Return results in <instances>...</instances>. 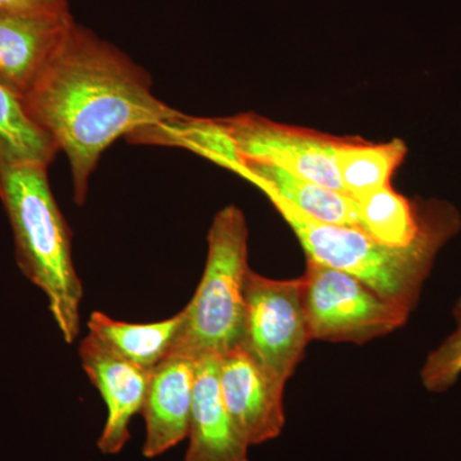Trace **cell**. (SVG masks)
<instances>
[{
  "label": "cell",
  "mask_w": 461,
  "mask_h": 461,
  "mask_svg": "<svg viewBox=\"0 0 461 461\" xmlns=\"http://www.w3.org/2000/svg\"><path fill=\"white\" fill-rule=\"evenodd\" d=\"M266 196L295 232L306 258L354 276L411 313L420 302L437 251L459 224L451 211H429L426 227L414 244L391 248L360 227L320 222L278 196Z\"/></svg>",
  "instance_id": "3"
},
{
  "label": "cell",
  "mask_w": 461,
  "mask_h": 461,
  "mask_svg": "<svg viewBox=\"0 0 461 461\" xmlns=\"http://www.w3.org/2000/svg\"><path fill=\"white\" fill-rule=\"evenodd\" d=\"M303 278L312 339L363 345L402 329L411 317L354 276L311 258Z\"/></svg>",
  "instance_id": "5"
},
{
  "label": "cell",
  "mask_w": 461,
  "mask_h": 461,
  "mask_svg": "<svg viewBox=\"0 0 461 461\" xmlns=\"http://www.w3.org/2000/svg\"><path fill=\"white\" fill-rule=\"evenodd\" d=\"M405 154V144L397 139L384 144L339 141L336 159L345 193L357 200L391 186Z\"/></svg>",
  "instance_id": "16"
},
{
  "label": "cell",
  "mask_w": 461,
  "mask_h": 461,
  "mask_svg": "<svg viewBox=\"0 0 461 461\" xmlns=\"http://www.w3.org/2000/svg\"><path fill=\"white\" fill-rule=\"evenodd\" d=\"M454 317L456 330L430 351L421 366V384L429 393H446L461 375V296L454 306Z\"/></svg>",
  "instance_id": "19"
},
{
  "label": "cell",
  "mask_w": 461,
  "mask_h": 461,
  "mask_svg": "<svg viewBox=\"0 0 461 461\" xmlns=\"http://www.w3.org/2000/svg\"><path fill=\"white\" fill-rule=\"evenodd\" d=\"M221 357L195 360V386L185 461H250L249 446L224 406L220 386Z\"/></svg>",
  "instance_id": "12"
},
{
  "label": "cell",
  "mask_w": 461,
  "mask_h": 461,
  "mask_svg": "<svg viewBox=\"0 0 461 461\" xmlns=\"http://www.w3.org/2000/svg\"><path fill=\"white\" fill-rule=\"evenodd\" d=\"M78 354L85 373L107 406V420L96 445L102 454H120L131 437L132 418L144 406L150 371L112 353L90 333L81 339Z\"/></svg>",
  "instance_id": "9"
},
{
  "label": "cell",
  "mask_w": 461,
  "mask_h": 461,
  "mask_svg": "<svg viewBox=\"0 0 461 461\" xmlns=\"http://www.w3.org/2000/svg\"><path fill=\"white\" fill-rule=\"evenodd\" d=\"M23 100L33 122L66 154L77 205L115 140L181 113L154 96L141 67L76 23Z\"/></svg>",
  "instance_id": "1"
},
{
  "label": "cell",
  "mask_w": 461,
  "mask_h": 461,
  "mask_svg": "<svg viewBox=\"0 0 461 461\" xmlns=\"http://www.w3.org/2000/svg\"><path fill=\"white\" fill-rule=\"evenodd\" d=\"M312 341L304 305V278L272 280L249 271L240 345L286 384Z\"/></svg>",
  "instance_id": "6"
},
{
  "label": "cell",
  "mask_w": 461,
  "mask_h": 461,
  "mask_svg": "<svg viewBox=\"0 0 461 461\" xmlns=\"http://www.w3.org/2000/svg\"><path fill=\"white\" fill-rule=\"evenodd\" d=\"M241 177L256 185L266 195L278 196L315 221L360 227L357 202L346 194L305 180L268 163H245Z\"/></svg>",
  "instance_id": "13"
},
{
  "label": "cell",
  "mask_w": 461,
  "mask_h": 461,
  "mask_svg": "<svg viewBox=\"0 0 461 461\" xmlns=\"http://www.w3.org/2000/svg\"><path fill=\"white\" fill-rule=\"evenodd\" d=\"M129 140L189 149L239 176L245 169L244 158L223 120L189 117L180 113L132 133Z\"/></svg>",
  "instance_id": "15"
},
{
  "label": "cell",
  "mask_w": 461,
  "mask_h": 461,
  "mask_svg": "<svg viewBox=\"0 0 461 461\" xmlns=\"http://www.w3.org/2000/svg\"><path fill=\"white\" fill-rule=\"evenodd\" d=\"M195 386V359L172 353L150 372L142 406L145 441L142 455L154 459L189 437Z\"/></svg>",
  "instance_id": "11"
},
{
  "label": "cell",
  "mask_w": 461,
  "mask_h": 461,
  "mask_svg": "<svg viewBox=\"0 0 461 461\" xmlns=\"http://www.w3.org/2000/svg\"><path fill=\"white\" fill-rule=\"evenodd\" d=\"M74 23L71 11L0 14V84L25 98Z\"/></svg>",
  "instance_id": "10"
},
{
  "label": "cell",
  "mask_w": 461,
  "mask_h": 461,
  "mask_svg": "<svg viewBox=\"0 0 461 461\" xmlns=\"http://www.w3.org/2000/svg\"><path fill=\"white\" fill-rule=\"evenodd\" d=\"M355 202L364 232L387 247H411L426 227L429 212L420 213L391 186Z\"/></svg>",
  "instance_id": "17"
},
{
  "label": "cell",
  "mask_w": 461,
  "mask_h": 461,
  "mask_svg": "<svg viewBox=\"0 0 461 461\" xmlns=\"http://www.w3.org/2000/svg\"><path fill=\"white\" fill-rule=\"evenodd\" d=\"M182 321L181 312L154 323H127L94 312L87 321V329L112 353L151 372L175 350Z\"/></svg>",
  "instance_id": "14"
},
{
  "label": "cell",
  "mask_w": 461,
  "mask_h": 461,
  "mask_svg": "<svg viewBox=\"0 0 461 461\" xmlns=\"http://www.w3.org/2000/svg\"><path fill=\"white\" fill-rule=\"evenodd\" d=\"M0 199L14 230L18 267L47 296L63 339L74 344L84 287L72 257V230L51 193L48 166L0 162Z\"/></svg>",
  "instance_id": "2"
},
{
  "label": "cell",
  "mask_w": 461,
  "mask_h": 461,
  "mask_svg": "<svg viewBox=\"0 0 461 461\" xmlns=\"http://www.w3.org/2000/svg\"><path fill=\"white\" fill-rule=\"evenodd\" d=\"M222 120L235 139L245 163L281 167L305 180L346 194L336 159L341 140L323 133L272 122L253 113Z\"/></svg>",
  "instance_id": "7"
},
{
  "label": "cell",
  "mask_w": 461,
  "mask_h": 461,
  "mask_svg": "<svg viewBox=\"0 0 461 461\" xmlns=\"http://www.w3.org/2000/svg\"><path fill=\"white\" fill-rule=\"evenodd\" d=\"M71 0H0V14H44L69 11Z\"/></svg>",
  "instance_id": "20"
},
{
  "label": "cell",
  "mask_w": 461,
  "mask_h": 461,
  "mask_svg": "<svg viewBox=\"0 0 461 461\" xmlns=\"http://www.w3.org/2000/svg\"><path fill=\"white\" fill-rule=\"evenodd\" d=\"M56 142L27 113L23 100L0 84V162L50 166Z\"/></svg>",
  "instance_id": "18"
},
{
  "label": "cell",
  "mask_w": 461,
  "mask_h": 461,
  "mask_svg": "<svg viewBox=\"0 0 461 461\" xmlns=\"http://www.w3.org/2000/svg\"><path fill=\"white\" fill-rule=\"evenodd\" d=\"M285 384L241 346L221 357L224 406L249 446L262 445L281 435L286 421Z\"/></svg>",
  "instance_id": "8"
},
{
  "label": "cell",
  "mask_w": 461,
  "mask_h": 461,
  "mask_svg": "<svg viewBox=\"0 0 461 461\" xmlns=\"http://www.w3.org/2000/svg\"><path fill=\"white\" fill-rule=\"evenodd\" d=\"M248 224L235 205L215 214L208 233V258L202 280L186 308L173 353L198 359L224 354L240 345L244 326L248 273Z\"/></svg>",
  "instance_id": "4"
}]
</instances>
